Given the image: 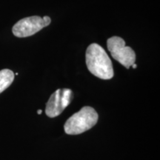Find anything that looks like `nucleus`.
Returning <instances> with one entry per match:
<instances>
[{
	"instance_id": "nucleus-1",
	"label": "nucleus",
	"mask_w": 160,
	"mask_h": 160,
	"mask_svg": "<svg viewBox=\"0 0 160 160\" xmlns=\"http://www.w3.org/2000/svg\"><path fill=\"white\" fill-rule=\"evenodd\" d=\"M85 58L88 69L95 77L102 79H110L113 77L111 60L98 44H91L88 47Z\"/></svg>"
},
{
	"instance_id": "nucleus-2",
	"label": "nucleus",
	"mask_w": 160,
	"mask_h": 160,
	"mask_svg": "<svg viewBox=\"0 0 160 160\" xmlns=\"http://www.w3.org/2000/svg\"><path fill=\"white\" fill-rule=\"evenodd\" d=\"M98 118V113L93 108L85 106L66 121L64 129L67 134H80L92 128L97 124Z\"/></svg>"
},
{
	"instance_id": "nucleus-3",
	"label": "nucleus",
	"mask_w": 160,
	"mask_h": 160,
	"mask_svg": "<svg viewBox=\"0 0 160 160\" xmlns=\"http://www.w3.org/2000/svg\"><path fill=\"white\" fill-rule=\"evenodd\" d=\"M108 49L112 57L117 62L129 69L135 63L136 54L131 48L125 45V42L119 37H113L108 39Z\"/></svg>"
},
{
	"instance_id": "nucleus-4",
	"label": "nucleus",
	"mask_w": 160,
	"mask_h": 160,
	"mask_svg": "<svg viewBox=\"0 0 160 160\" xmlns=\"http://www.w3.org/2000/svg\"><path fill=\"white\" fill-rule=\"evenodd\" d=\"M51 18L48 16L43 18L38 16L26 17L17 22L13 25L12 31L17 37H31L41 31L43 28L48 26L51 24Z\"/></svg>"
},
{
	"instance_id": "nucleus-5",
	"label": "nucleus",
	"mask_w": 160,
	"mask_h": 160,
	"mask_svg": "<svg viewBox=\"0 0 160 160\" xmlns=\"http://www.w3.org/2000/svg\"><path fill=\"white\" fill-rule=\"evenodd\" d=\"M73 97V93L71 90L68 88L57 90L46 104V115L51 118L58 117L70 105Z\"/></svg>"
},
{
	"instance_id": "nucleus-6",
	"label": "nucleus",
	"mask_w": 160,
	"mask_h": 160,
	"mask_svg": "<svg viewBox=\"0 0 160 160\" xmlns=\"http://www.w3.org/2000/svg\"><path fill=\"white\" fill-rule=\"evenodd\" d=\"M14 73L9 69L0 71V93L6 90L13 82Z\"/></svg>"
},
{
	"instance_id": "nucleus-7",
	"label": "nucleus",
	"mask_w": 160,
	"mask_h": 160,
	"mask_svg": "<svg viewBox=\"0 0 160 160\" xmlns=\"http://www.w3.org/2000/svg\"><path fill=\"white\" fill-rule=\"evenodd\" d=\"M132 66V67H133V68H137V65H136V64L134 63V64H133V65H131Z\"/></svg>"
},
{
	"instance_id": "nucleus-8",
	"label": "nucleus",
	"mask_w": 160,
	"mask_h": 160,
	"mask_svg": "<svg viewBox=\"0 0 160 160\" xmlns=\"http://www.w3.org/2000/svg\"><path fill=\"white\" fill-rule=\"evenodd\" d=\"M42 110H38V111H37V113H38V114H41V113H42Z\"/></svg>"
}]
</instances>
